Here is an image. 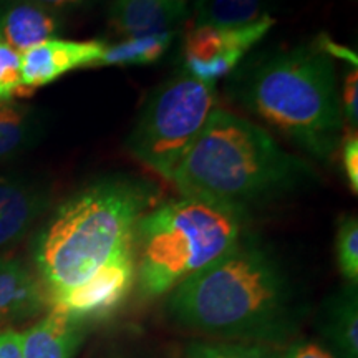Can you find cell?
<instances>
[{"instance_id":"1","label":"cell","mask_w":358,"mask_h":358,"mask_svg":"<svg viewBox=\"0 0 358 358\" xmlns=\"http://www.w3.org/2000/svg\"><path fill=\"white\" fill-rule=\"evenodd\" d=\"M178 324L234 342H279L297 325L294 289L280 262L250 237L169 292Z\"/></svg>"},{"instance_id":"2","label":"cell","mask_w":358,"mask_h":358,"mask_svg":"<svg viewBox=\"0 0 358 358\" xmlns=\"http://www.w3.org/2000/svg\"><path fill=\"white\" fill-rule=\"evenodd\" d=\"M155 198V185L145 179L111 174L58 206L34 245L47 302L78 287L122 250L133 248L136 224Z\"/></svg>"},{"instance_id":"3","label":"cell","mask_w":358,"mask_h":358,"mask_svg":"<svg viewBox=\"0 0 358 358\" xmlns=\"http://www.w3.org/2000/svg\"><path fill=\"white\" fill-rule=\"evenodd\" d=\"M313 179L306 159L287 153L272 134L243 116L214 108L169 181L186 198L245 213Z\"/></svg>"},{"instance_id":"4","label":"cell","mask_w":358,"mask_h":358,"mask_svg":"<svg viewBox=\"0 0 358 358\" xmlns=\"http://www.w3.org/2000/svg\"><path fill=\"white\" fill-rule=\"evenodd\" d=\"M237 105L319 161L342 140L343 115L334 58L317 43L254 58L229 83Z\"/></svg>"},{"instance_id":"5","label":"cell","mask_w":358,"mask_h":358,"mask_svg":"<svg viewBox=\"0 0 358 358\" xmlns=\"http://www.w3.org/2000/svg\"><path fill=\"white\" fill-rule=\"evenodd\" d=\"M245 213L198 198L168 201L134 231L136 282L146 297L169 294L239 244Z\"/></svg>"},{"instance_id":"6","label":"cell","mask_w":358,"mask_h":358,"mask_svg":"<svg viewBox=\"0 0 358 358\" xmlns=\"http://www.w3.org/2000/svg\"><path fill=\"white\" fill-rule=\"evenodd\" d=\"M216 106V85L181 71L156 87L127 138L134 159L171 179Z\"/></svg>"},{"instance_id":"7","label":"cell","mask_w":358,"mask_h":358,"mask_svg":"<svg viewBox=\"0 0 358 358\" xmlns=\"http://www.w3.org/2000/svg\"><path fill=\"white\" fill-rule=\"evenodd\" d=\"M136 284V256L134 245L124 249L105 266L80 284L48 302V307L66 313L78 322L100 320L108 317L127 301Z\"/></svg>"},{"instance_id":"8","label":"cell","mask_w":358,"mask_h":358,"mask_svg":"<svg viewBox=\"0 0 358 358\" xmlns=\"http://www.w3.org/2000/svg\"><path fill=\"white\" fill-rule=\"evenodd\" d=\"M106 43L100 40L52 38L22 53V85L27 93L85 66H95Z\"/></svg>"},{"instance_id":"9","label":"cell","mask_w":358,"mask_h":358,"mask_svg":"<svg viewBox=\"0 0 358 358\" xmlns=\"http://www.w3.org/2000/svg\"><path fill=\"white\" fill-rule=\"evenodd\" d=\"M275 20L271 15L237 29L192 27L182 43V66L208 64L216 58H236L243 62L250 48L268 34Z\"/></svg>"},{"instance_id":"10","label":"cell","mask_w":358,"mask_h":358,"mask_svg":"<svg viewBox=\"0 0 358 358\" xmlns=\"http://www.w3.org/2000/svg\"><path fill=\"white\" fill-rule=\"evenodd\" d=\"M64 30L60 12L37 0H0V42L24 53Z\"/></svg>"},{"instance_id":"11","label":"cell","mask_w":358,"mask_h":358,"mask_svg":"<svg viewBox=\"0 0 358 358\" xmlns=\"http://www.w3.org/2000/svg\"><path fill=\"white\" fill-rule=\"evenodd\" d=\"M187 15L185 0H115L110 10V29L116 37L178 34Z\"/></svg>"},{"instance_id":"12","label":"cell","mask_w":358,"mask_h":358,"mask_svg":"<svg viewBox=\"0 0 358 358\" xmlns=\"http://www.w3.org/2000/svg\"><path fill=\"white\" fill-rule=\"evenodd\" d=\"M47 306L38 277L19 259L0 257V330L32 319Z\"/></svg>"},{"instance_id":"13","label":"cell","mask_w":358,"mask_h":358,"mask_svg":"<svg viewBox=\"0 0 358 358\" xmlns=\"http://www.w3.org/2000/svg\"><path fill=\"white\" fill-rule=\"evenodd\" d=\"M50 196L37 182L0 178V249L22 239L47 209Z\"/></svg>"},{"instance_id":"14","label":"cell","mask_w":358,"mask_h":358,"mask_svg":"<svg viewBox=\"0 0 358 358\" xmlns=\"http://www.w3.org/2000/svg\"><path fill=\"white\" fill-rule=\"evenodd\" d=\"M83 324L50 308L22 332V358H71L83 338Z\"/></svg>"},{"instance_id":"15","label":"cell","mask_w":358,"mask_h":358,"mask_svg":"<svg viewBox=\"0 0 358 358\" xmlns=\"http://www.w3.org/2000/svg\"><path fill=\"white\" fill-rule=\"evenodd\" d=\"M357 285L348 284L325 306L322 332L332 345L335 358H358Z\"/></svg>"},{"instance_id":"16","label":"cell","mask_w":358,"mask_h":358,"mask_svg":"<svg viewBox=\"0 0 358 358\" xmlns=\"http://www.w3.org/2000/svg\"><path fill=\"white\" fill-rule=\"evenodd\" d=\"M266 15V0H198L194 27L237 29Z\"/></svg>"},{"instance_id":"17","label":"cell","mask_w":358,"mask_h":358,"mask_svg":"<svg viewBox=\"0 0 358 358\" xmlns=\"http://www.w3.org/2000/svg\"><path fill=\"white\" fill-rule=\"evenodd\" d=\"M37 116L29 106L0 101V161L22 153L37 140Z\"/></svg>"},{"instance_id":"18","label":"cell","mask_w":358,"mask_h":358,"mask_svg":"<svg viewBox=\"0 0 358 358\" xmlns=\"http://www.w3.org/2000/svg\"><path fill=\"white\" fill-rule=\"evenodd\" d=\"M176 34L148 35V37L124 38L122 42L106 45L95 66H131L150 65L158 62L171 47Z\"/></svg>"},{"instance_id":"19","label":"cell","mask_w":358,"mask_h":358,"mask_svg":"<svg viewBox=\"0 0 358 358\" xmlns=\"http://www.w3.org/2000/svg\"><path fill=\"white\" fill-rule=\"evenodd\" d=\"M185 358H282L266 345L226 340H201L186 347Z\"/></svg>"},{"instance_id":"20","label":"cell","mask_w":358,"mask_h":358,"mask_svg":"<svg viewBox=\"0 0 358 358\" xmlns=\"http://www.w3.org/2000/svg\"><path fill=\"white\" fill-rule=\"evenodd\" d=\"M337 264L348 284L358 282V221L357 216H345L340 221L335 239Z\"/></svg>"},{"instance_id":"21","label":"cell","mask_w":358,"mask_h":358,"mask_svg":"<svg viewBox=\"0 0 358 358\" xmlns=\"http://www.w3.org/2000/svg\"><path fill=\"white\" fill-rule=\"evenodd\" d=\"M22 85V53L0 42V101L25 95Z\"/></svg>"},{"instance_id":"22","label":"cell","mask_w":358,"mask_h":358,"mask_svg":"<svg viewBox=\"0 0 358 358\" xmlns=\"http://www.w3.org/2000/svg\"><path fill=\"white\" fill-rule=\"evenodd\" d=\"M342 115L347 123L357 129L358 124V66L350 65L347 70L342 85V95H340Z\"/></svg>"},{"instance_id":"23","label":"cell","mask_w":358,"mask_h":358,"mask_svg":"<svg viewBox=\"0 0 358 358\" xmlns=\"http://www.w3.org/2000/svg\"><path fill=\"white\" fill-rule=\"evenodd\" d=\"M340 155H342V166L350 189L358 192V138L357 131L347 133L340 140Z\"/></svg>"},{"instance_id":"24","label":"cell","mask_w":358,"mask_h":358,"mask_svg":"<svg viewBox=\"0 0 358 358\" xmlns=\"http://www.w3.org/2000/svg\"><path fill=\"white\" fill-rule=\"evenodd\" d=\"M284 358H335L332 352L313 342H295L284 353Z\"/></svg>"},{"instance_id":"25","label":"cell","mask_w":358,"mask_h":358,"mask_svg":"<svg viewBox=\"0 0 358 358\" xmlns=\"http://www.w3.org/2000/svg\"><path fill=\"white\" fill-rule=\"evenodd\" d=\"M0 358H22V332L15 329L0 330Z\"/></svg>"},{"instance_id":"26","label":"cell","mask_w":358,"mask_h":358,"mask_svg":"<svg viewBox=\"0 0 358 358\" xmlns=\"http://www.w3.org/2000/svg\"><path fill=\"white\" fill-rule=\"evenodd\" d=\"M317 45L324 50L327 55H330L332 58H338V60H343L347 62L348 65H355L358 66V58H357V53L352 52L350 48L347 47H342V45L335 43L332 38L329 37V35H320L319 38H317Z\"/></svg>"},{"instance_id":"27","label":"cell","mask_w":358,"mask_h":358,"mask_svg":"<svg viewBox=\"0 0 358 358\" xmlns=\"http://www.w3.org/2000/svg\"><path fill=\"white\" fill-rule=\"evenodd\" d=\"M37 2L43 3V6L53 8V10H75V8H83L90 6L93 0H37Z\"/></svg>"}]
</instances>
